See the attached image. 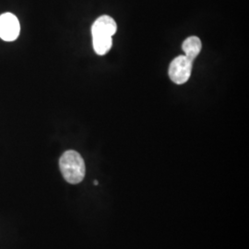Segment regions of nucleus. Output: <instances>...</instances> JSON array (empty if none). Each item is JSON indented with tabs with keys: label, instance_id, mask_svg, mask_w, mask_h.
<instances>
[{
	"label": "nucleus",
	"instance_id": "obj_1",
	"mask_svg": "<svg viewBox=\"0 0 249 249\" xmlns=\"http://www.w3.org/2000/svg\"><path fill=\"white\" fill-rule=\"evenodd\" d=\"M116 21L110 16H101L94 21L91 27V36L95 53L105 55L110 51L113 45L112 37L116 34Z\"/></svg>",
	"mask_w": 249,
	"mask_h": 249
},
{
	"label": "nucleus",
	"instance_id": "obj_2",
	"mask_svg": "<svg viewBox=\"0 0 249 249\" xmlns=\"http://www.w3.org/2000/svg\"><path fill=\"white\" fill-rule=\"evenodd\" d=\"M59 167L63 178L70 184L77 185L84 179L86 173L85 162L77 151H65L60 157Z\"/></svg>",
	"mask_w": 249,
	"mask_h": 249
},
{
	"label": "nucleus",
	"instance_id": "obj_3",
	"mask_svg": "<svg viewBox=\"0 0 249 249\" xmlns=\"http://www.w3.org/2000/svg\"><path fill=\"white\" fill-rule=\"evenodd\" d=\"M192 67L193 62L187 59L186 55H178L170 64V79L178 85L186 83L191 76Z\"/></svg>",
	"mask_w": 249,
	"mask_h": 249
},
{
	"label": "nucleus",
	"instance_id": "obj_4",
	"mask_svg": "<svg viewBox=\"0 0 249 249\" xmlns=\"http://www.w3.org/2000/svg\"><path fill=\"white\" fill-rule=\"evenodd\" d=\"M20 32L18 19L12 13L0 15V38L6 42H12L18 38Z\"/></svg>",
	"mask_w": 249,
	"mask_h": 249
},
{
	"label": "nucleus",
	"instance_id": "obj_5",
	"mask_svg": "<svg viewBox=\"0 0 249 249\" xmlns=\"http://www.w3.org/2000/svg\"><path fill=\"white\" fill-rule=\"evenodd\" d=\"M202 48L201 41L196 36H190L187 38L183 45L182 49L185 52V55L187 59H189L191 62H193L196 58V56L199 54Z\"/></svg>",
	"mask_w": 249,
	"mask_h": 249
}]
</instances>
